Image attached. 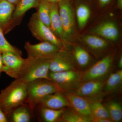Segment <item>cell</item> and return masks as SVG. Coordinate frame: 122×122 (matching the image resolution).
I'll list each match as a JSON object with an SVG mask.
<instances>
[{"mask_svg": "<svg viewBox=\"0 0 122 122\" xmlns=\"http://www.w3.org/2000/svg\"><path fill=\"white\" fill-rule=\"evenodd\" d=\"M82 72L77 70L62 72H50V79L59 87L64 93H74L82 81Z\"/></svg>", "mask_w": 122, "mask_h": 122, "instance_id": "obj_4", "label": "cell"}, {"mask_svg": "<svg viewBox=\"0 0 122 122\" xmlns=\"http://www.w3.org/2000/svg\"><path fill=\"white\" fill-rule=\"evenodd\" d=\"M3 72V64L2 61V53L0 52V77L1 73Z\"/></svg>", "mask_w": 122, "mask_h": 122, "instance_id": "obj_32", "label": "cell"}, {"mask_svg": "<svg viewBox=\"0 0 122 122\" xmlns=\"http://www.w3.org/2000/svg\"><path fill=\"white\" fill-rule=\"evenodd\" d=\"M41 0H20L15 6L13 15L14 27L21 22L25 14L32 8L37 9Z\"/></svg>", "mask_w": 122, "mask_h": 122, "instance_id": "obj_16", "label": "cell"}, {"mask_svg": "<svg viewBox=\"0 0 122 122\" xmlns=\"http://www.w3.org/2000/svg\"><path fill=\"white\" fill-rule=\"evenodd\" d=\"M105 82L103 80L83 81L73 93L92 102L97 99L102 94Z\"/></svg>", "mask_w": 122, "mask_h": 122, "instance_id": "obj_10", "label": "cell"}, {"mask_svg": "<svg viewBox=\"0 0 122 122\" xmlns=\"http://www.w3.org/2000/svg\"><path fill=\"white\" fill-rule=\"evenodd\" d=\"M98 4L101 8H104L109 5L112 0H97Z\"/></svg>", "mask_w": 122, "mask_h": 122, "instance_id": "obj_29", "label": "cell"}, {"mask_svg": "<svg viewBox=\"0 0 122 122\" xmlns=\"http://www.w3.org/2000/svg\"><path fill=\"white\" fill-rule=\"evenodd\" d=\"M50 60L27 57L26 64L19 78L26 83L39 79L50 80L49 76Z\"/></svg>", "mask_w": 122, "mask_h": 122, "instance_id": "obj_3", "label": "cell"}, {"mask_svg": "<svg viewBox=\"0 0 122 122\" xmlns=\"http://www.w3.org/2000/svg\"><path fill=\"white\" fill-rule=\"evenodd\" d=\"M33 111L28 105L25 103L15 108L7 116H10L12 122H29L31 120V112Z\"/></svg>", "mask_w": 122, "mask_h": 122, "instance_id": "obj_18", "label": "cell"}, {"mask_svg": "<svg viewBox=\"0 0 122 122\" xmlns=\"http://www.w3.org/2000/svg\"><path fill=\"white\" fill-rule=\"evenodd\" d=\"M82 39L87 47L95 51L104 50L109 45L105 39L97 35H85Z\"/></svg>", "mask_w": 122, "mask_h": 122, "instance_id": "obj_19", "label": "cell"}, {"mask_svg": "<svg viewBox=\"0 0 122 122\" xmlns=\"http://www.w3.org/2000/svg\"><path fill=\"white\" fill-rule=\"evenodd\" d=\"M5 0L7 1L8 2H9L10 3L13 5L15 6L20 0Z\"/></svg>", "mask_w": 122, "mask_h": 122, "instance_id": "obj_33", "label": "cell"}, {"mask_svg": "<svg viewBox=\"0 0 122 122\" xmlns=\"http://www.w3.org/2000/svg\"><path fill=\"white\" fill-rule=\"evenodd\" d=\"M113 59V55L109 54L82 72V81L103 80L111 69Z\"/></svg>", "mask_w": 122, "mask_h": 122, "instance_id": "obj_6", "label": "cell"}, {"mask_svg": "<svg viewBox=\"0 0 122 122\" xmlns=\"http://www.w3.org/2000/svg\"><path fill=\"white\" fill-rule=\"evenodd\" d=\"M48 1L50 2L51 3H55V4H58L61 0H47Z\"/></svg>", "mask_w": 122, "mask_h": 122, "instance_id": "obj_36", "label": "cell"}, {"mask_svg": "<svg viewBox=\"0 0 122 122\" xmlns=\"http://www.w3.org/2000/svg\"><path fill=\"white\" fill-rule=\"evenodd\" d=\"M27 85L26 103L33 111L44 97L54 93L63 92L56 83L48 79H37L27 83Z\"/></svg>", "mask_w": 122, "mask_h": 122, "instance_id": "obj_2", "label": "cell"}, {"mask_svg": "<svg viewBox=\"0 0 122 122\" xmlns=\"http://www.w3.org/2000/svg\"><path fill=\"white\" fill-rule=\"evenodd\" d=\"M15 7L5 0H0V28L4 34L14 28L12 17Z\"/></svg>", "mask_w": 122, "mask_h": 122, "instance_id": "obj_11", "label": "cell"}, {"mask_svg": "<svg viewBox=\"0 0 122 122\" xmlns=\"http://www.w3.org/2000/svg\"><path fill=\"white\" fill-rule=\"evenodd\" d=\"M27 97V83L16 79L0 93V107L7 117L19 106L25 104Z\"/></svg>", "mask_w": 122, "mask_h": 122, "instance_id": "obj_1", "label": "cell"}, {"mask_svg": "<svg viewBox=\"0 0 122 122\" xmlns=\"http://www.w3.org/2000/svg\"><path fill=\"white\" fill-rule=\"evenodd\" d=\"M122 84V70H120L110 75L105 82L103 91L111 93L121 87Z\"/></svg>", "mask_w": 122, "mask_h": 122, "instance_id": "obj_21", "label": "cell"}, {"mask_svg": "<svg viewBox=\"0 0 122 122\" xmlns=\"http://www.w3.org/2000/svg\"><path fill=\"white\" fill-rule=\"evenodd\" d=\"M91 103L92 118L110 119L109 113L105 105H102L99 100L93 101Z\"/></svg>", "mask_w": 122, "mask_h": 122, "instance_id": "obj_27", "label": "cell"}, {"mask_svg": "<svg viewBox=\"0 0 122 122\" xmlns=\"http://www.w3.org/2000/svg\"><path fill=\"white\" fill-rule=\"evenodd\" d=\"M118 68L120 69V70H122V55L120 56L118 62Z\"/></svg>", "mask_w": 122, "mask_h": 122, "instance_id": "obj_34", "label": "cell"}, {"mask_svg": "<svg viewBox=\"0 0 122 122\" xmlns=\"http://www.w3.org/2000/svg\"><path fill=\"white\" fill-rule=\"evenodd\" d=\"M105 106L112 122H119L122 120V108L120 103L115 101H111L107 103Z\"/></svg>", "mask_w": 122, "mask_h": 122, "instance_id": "obj_26", "label": "cell"}, {"mask_svg": "<svg viewBox=\"0 0 122 122\" xmlns=\"http://www.w3.org/2000/svg\"><path fill=\"white\" fill-rule=\"evenodd\" d=\"M95 35L111 41H116L119 36L117 26L112 21H107L98 25L92 30Z\"/></svg>", "mask_w": 122, "mask_h": 122, "instance_id": "obj_15", "label": "cell"}, {"mask_svg": "<svg viewBox=\"0 0 122 122\" xmlns=\"http://www.w3.org/2000/svg\"><path fill=\"white\" fill-rule=\"evenodd\" d=\"M63 29V41H66L74 31V15L70 0H61L58 3Z\"/></svg>", "mask_w": 122, "mask_h": 122, "instance_id": "obj_9", "label": "cell"}, {"mask_svg": "<svg viewBox=\"0 0 122 122\" xmlns=\"http://www.w3.org/2000/svg\"><path fill=\"white\" fill-rule=\"evenodd\" d=\"M40 114L44 121L46 122H59L65 109L56 110L40 106Z\"/></svg>", "mask_w": 122, "mask_h": 122, "instance_id": "obj_24", "label": "cell"}, {"mask_svg": "<svg viewBox=\"0 0 122 122\" xmlns=\"http://www.w3.org/2000/svg\"><path fill=\"white\" fill-rule=\"evenodd\" d=\"M38 105L39 106L56 110L70 107L65 93L61 92L48 95L41 100Z\"/></svg>", "mask_w": 122, "mask_h": 122, "instance_id": "obj_14", "label": "cell"}, {"mask_svg": "<svg viewBox=\"0 0 122 122\" xmlns=\"http://www.w3.org/2000/svg\"><path fill=\"white\" fill-rule=\"evenodd\" d=\"M73 54L77 65L80 70L85 69L89 65L91 61V57L85 49L81 46H75Z\"/></svg>", "mask_w": 122, "mask_h": 122, "instance_id": "obj_20", "label": "cell"}, {"mask_svg": "<svg viewBox=\"0 0 122 122\" xmlns=\"http://www.w3.org/2000/svg\"><path fill=\"white\" fill-rule=\"evenodd\" d=\"M8 121L7 116L0 107V122H7Z\"/></svg>", "mask_w": 122, "mask_h": 122, "instance_id": "obj_30", "label": "cell"}, {"mask_svg": "<svg viewBox=\"0 0 122 122\" xmlns=\"http://www.w3.org/2000/svg\"><path fill=\"white\" fill-rule=\"evenodd\" d=\"M28 57L38 59H50L61 49L48 41L32 44L26 42L25 45Z\"/></svg>", "mask_w": 122, "mask_h": 122, "instance_id": "obj_8", "label": "cell"}, {"mask_svg": "<svg viewBox=\"0 0 122 122\" xmlns=\"http://www.w3.org/2000/svg\"><path fill=\"white\" fill-rule=\"evenodd\" d=\"M92 122H111L112 121L110 119L97 118H92Z\"/></svg>", "mask_w": 122, "mask_h": 122, "instance_id": "obj_31", "label": "cell"}, {"mask_svg": "<svg viewBox=\"0 0 122 122\" xmlns=\"http://www.w3.org/2000/svg\"><path fill=\"white\" fill-rule=\"evenodd\" d=\"M117 7L120 9H122V0H117Z\"/></svg>", "mask_w": 122, "mask_h": 122, "instance_id": "obj_35", "label": "cell"}, {"mask_svg": "<svg viewBox=\"0 0 122 122\" xmlns=\"http://www.w3.org/2000/svg\"><path fill=\"white\" fill-rule=\"evenodd\" d=\"M59 122H92V119L80 114L73 109L65 110L61 116Z\"/></svg>", "mask_w": 122, "mask_h": 122, "instance_id": "obj_25", "label": "cell"}, {"mask_svg": "<svg viewBox=\"0 0 122 122\" xmlns=\"http://www.w3.org/2000/svg\"><path fill=\"white\" fill-rule=\"evenodd\" d=\"M3 72L13 78H20L26 64V58L11 52L2 53Z\"/></svg>", "mask_w": 122, "mask_h": 122, "instance_id": "obj_7", "label": "cell"}, {"mask_svg": "<svg viewBox=\"0 0 122 122\" xmlns=\"http://www.w3.org/2000/svg\"><path fill=\"white\" fill-rule=\"evenodd\" d=\"M64 93L69 103L70 107L80 114L92 119L93 116L90 102L73 93Z\"/></svg>", "mask_w": 122, "mask_h": 122, "instance_id": "obj_12", "label": "cell"}, {"mask_svg": "<svg viewBox=\"0 0 122 122\" xmlns=\"http://www.w3.org/2000/svg\"><path fill=\"white\" fill-rule=\"evenodd\" d=\"M73 63L69 59V57L63 49H61L50 59V72H58L75 70Z\"/></svg>", "mask_w": 122, "mask_h": 122, "instance_id": "obj_13", "label": "cell"}, {"mask_svg": "<svg viewBox=\"0 0 122 122\" xmlns=\"http://www.w3.org/2000/svg\"><path fill=\"white\" fill-rule=\"evenodd\" d=\"M4 35L2 30L0 28V52H11L22 56L21 51L11 45L5 39Z\"/></svg>", "mask_w": 122, "mask_h": 122, "instance_id": "obj_28", "label": "cell"}, {"mask_svg": "<svg viewBox=\"0 0 122 122\" xmlns=\"http://www.w3.org/2000/svg\"><path fill=\"white\" fill-rule=\"evenodd\" d=\"M51 5L47 0H41L36 12L41 21L50 28Z\"/></svg>", "mask_w": 122, "mask_h": 122, "instance_id": "obj_22", "label": "cell"}, {"mask_svg": "<svg viewBox=\"0 0 122 122\" xmlns=\"http://www.w3.org/2000/svg\"><path fill=\"white\" fill-rule=\"evenodd\" d=\"M50 29L62 43L63 29L57 4L51 3L50 9Z\"/></svg>", "mask_w": 122, "mask_h": 122, "instance_id": "obj_17", "label": "cell"}, {"mask_svg": "<svg viewBox=\"0 0 122 122\" xmlns=\"http://www.w3.org/2000/svg\"><path fill=\"white\" fill-rule=\"evenodd\" d=\"M90 15V9L87 4L81 2L77 5L76 9V15L79 29L84 28Z\"/></svg>", "mask_w": 122, "mask_h": 122, "instance_id": "obj_23", "label": "cell"}, {"mask_svg": "<svg viewBox=\"0 0 122 122\" xmlns=\"http://www.w3.org/2000/svg\"><path fill=\"white\" fill-rule=\"evenodd\" d=\"M28 26L33 36L41 41H48L63 49V43L53 32L51 29L41 21L36 13L33 14Z\"/></svg>", "mask_w": 122, "mask_h": 122, "instance_id": "obj_5", "label": "cell"}]
</instances>
